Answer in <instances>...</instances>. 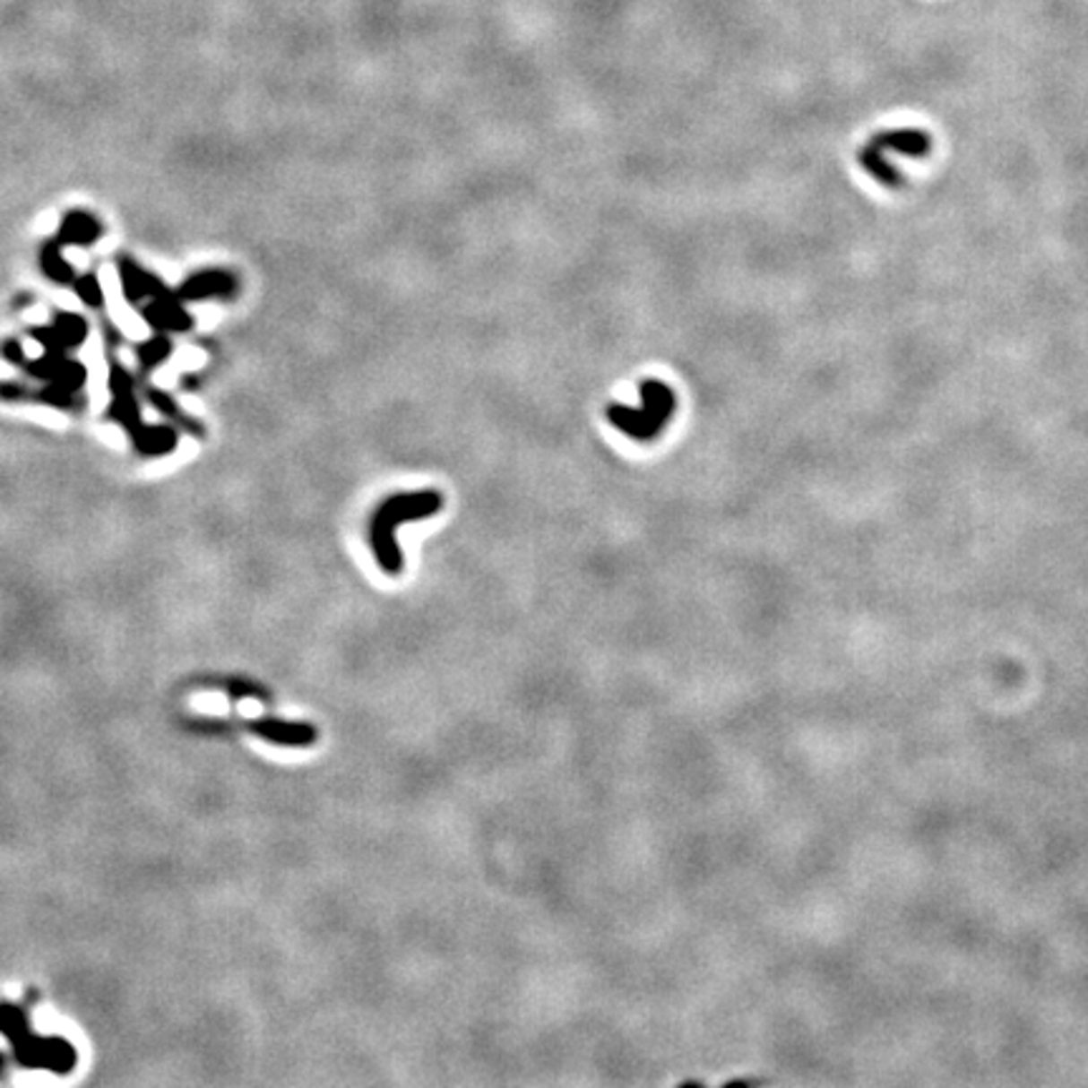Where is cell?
Returning <instances> with one entry per match:
<instances>
[{
    "instance_id": "8",
    "label": "cell",
    "mask_w": 1088,
    "mask_h": 1088,
    "mask_svg": "<svg viewBox=\"0 0 1088 1088\" xmlns=\"http://www.w3.org/2000/svg\"><path fill=\"white\" fill-rule=\"evenodd\" d=\"M119 272L121 280H124V292H126L129 303L144 300V298H151V300H154V298L169 295V290L161 285L160 280L154 278V275H149V272H144V270H139L129 257L119 260Z\"/></svg>"
},
{
    "instance_id": "4",
    "label": "cell",
    "mask_w": 1088,
    "mask_h": 1088,
    "mask_svg": "<svg viewBox=\"0 0 1088 1088\" xmlns=\"http://www.w3.org/2000/svg\"><path fill=\"white\" fill-rule=\"evenodd\" d=\"M900 151L907 157H925L929 151V136L915 129H897V132H882L859 151V164L875 177L879 185L900 186L902 177L889 164V154Z\"/></svg>"
},
{
    "instance_id": "10",
    "label": "cell",
    "mask_w": 1088,
    "mask_h": 1088,
    "mask_svg": "<svg viewBox=\"0 0 1088 1088\" xmlns=\"http://www.w3.org/2000/svg\"><path fill=\"white\" fill-rule=\"evenodd\" d=\"M101 235V225L86 212H71L61 225V245H91Z\"/></svg>"
},
{
    "instance_id": "3",
    "label": "cell",
    "mask_w": 1088,
    "mask_h": 1088,
    "mask_svg": "<svg viewBox=\"0 0 1088 1088\" xmlns=\"http://www.w3.org/2000/svg\"><path fill=\"white\" fill-rule=\"evenodd\" d=\"M673 413H676L673 388L658 378H645L640 381V406L630 409L625 403H610L608 421L633 441L651 444L668 428Z\"/></svg>"
},
{
    "instance_id": "14",
    "label": "cell",
    "mask_w": 1088,
    "mask_h": 1088,
    "mask_svg": "<svg viewBox=\"0 0 1088 1088\" xmlns=\"http://www.w3.org/2000/svg\"><path fill=\"white\" fill-rule=\"evenodd\" d=\"M76 292H79V298H83V303H86V306H91V307L104 306V292H101V288H99V282H96L93 275L81 278L79 282H76Z\"/></svg>"
},
{
    "instance_id": "9",
    "label": "cell",
    "mask_w": 1088,
    "mask_h": 1088,
    "mask_svg": "<svg viewBox=\"0 0 1088 1088\" xmlns=\"http://www.w3.org/2000/svg\"><path fill=\"white\" fill-rule=\"evenodd\" d=\"M144 315L160 331H189L192 328V318L186 315L182 306H179V300H174L172 295L154 298V303H149L144 307Z\"/></svg>"
},
{
    "instance_id": "15",
    "label": "cell",
    "mask_w": 1088,
    "mask_h": 1088,
    "mask_svg": "<svg viewBox=\"0 0 1088 1088\" xmlns=\"http://www.w3.org/2000/svg\"><path fill=\"white\" fill-rule=\"evenodd\" d=\"M3 1066H5V1058H3V1053H0V1075H3Z\"/></svg>"
},
{
    "instance_id": "1",
    "label": "cell",
    "mask_w": 1088,
    "mask_h": 1088,
    "mask_svg": "<svg viewBox=\"0 0 1088 1088\" xmlns=\"http://www.w3.org/2000/svg\"><path fill=\"white\" fill-rule=\"evenodd\" d=\"M441 506H444L441 494L434 489H424L396 494L376 509L371 519V547L373 555L378 559V567L385 574L403 572V555L396 544V527L403 522H413V519L434 517L436 512H441Z\"/></svg>"
},
{
    "instance_id": "5",
    "label": "cell",
    "mask_w": 1088,
    "mask_h": 1088,
    "mask_svg": "<svg viewBox=\"0 0 1088 1088\" xmlns=\"http://www.w3.org/2000/svg\"><path fill=\"white\" fill-rule=\"evenodd\" d=\"M111 393H114V403H111V416H117L121 424L132 431L134 444L136 449L144 453H167L172 452L177 444V434L169 426H157V428H146L139 421V411H136V399H134V385L132 378L121 371L119 366L111 368Z\"/></svg>"
},
{
    "instance_id": "11",
    "label": "cell",
    "mask_w": 1088,
    "mask_h": 1088,
    "mask_svg": "<svg viewBox=\"0 0 1088 1088\" xmlns=\"http://www.w3.org/2000/svg\"><path fill=\"white\" fill-rule=\"evenodd\" d=\"M40 265L46 270V275L56 280L58 285H66L68 280L73 278V270H71V265H68L66 260H64V255H61V239H54V242H48V245L43 247V253H40Z\"/></svg>"
},
{
    "instance_id": "12",
    "label": "cell",
    "mask_w": 1088,
    "mask_h": 1088,
    "mask_svg": "<svg viewBox=\"0 0 1088 1088\" xmlns=\"http://www.w3.org/2000/svg\"><path fill=\"white\" fill-rule=\"evenodd\" d=\"M146 396H149V401H151V406L157 409V411H161L164 416H169L172 421H177V424H182L185 428H189V431H194V434H202L200 426H194V421L192 419H186L185 413L179 411L177 406H174V401L167 396V393H161V391H154V388H149L146 391Z\"/></svg>"
},
{
    "instance_id": "13",
    "label": "cell",
    "mask_w": 1088,
    "mask_h": 1088,
    "mask_svg": "<svg viewBox=\"0 0 1088 1088\" xmlns=\"http://www.w3.org/2000/svg\"><path fill=\"white\" fill-rule=\"evenodd\" d=\"M169 350H172V343H169L164 335H160V338H154V341L142 345V348L136 350V356H139L142 368H144V371H151L154 366H160L161 360L169 356Z\"/></svg>"
},
{
    "instance_id": "6",
    "label": "cell",
    "mask_w": 1088,
    "mask_h": 1088,
    "mask_svg": "<svg viewBox=\"0 0 1088 1088\" xmlns=\"http://www.w3.org/2000/svg\"><path fill=\"white\" fill-rule=\"evenodd\" d=\"M245 726H247V730H253L255 736L278 746H310L318 738V730L313 729L310 723H290V721H278V718H263V721H247Z\"/></svg>"
},
{
    "instance_id": "7",
    "label": "cell",
    "mask_w": 1088,
    "mask_h": 1088,
    "mask_svg": "<svg viewBox=\"0 0 1088 1088\" xmlns=\"http://www.w3.org/2000/svg\"><path fill=\"white\" fill-rule=\"evenodd\" d=\"M235 290H237V282L229 272L204 270V272H197V275L186 280L177 292V298L179 300H202V298H212V295L229 298V295H235Z\"/></svg>"
},
{
    "instance_id": "2",
    "label": "cell",
    "mask_w": 1088,
    "mask_h": 1088,
    "mask_svg": "<svg viewBox=\"0 0 1088 1088\" xmlns=\"http://www.w3.org/2000/svg\"><path fill=\"white\" fill-rule=\"evenodd\" d=\"M0 1033L13 1046L15 1061L23 1068H46L54 1074H71L79 1061L76 1049L66 1038H43L28 1025L26 1010L13 1003H0Z\"/></svg>"
}]
</instances>
